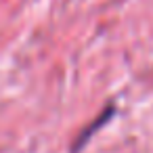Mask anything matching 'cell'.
Returning a JSON list of instances; mask_svg holds the SVG:
<instances>
[{"instance_id":"1","label":"cell","mask_w":153,"mask_h":153,"mask_svg":"<svg viewBox=\"0 0 153 153\" xmlns=\"http://www.w3.org/2000/svg\"><path fill=\"white\" fill-rule=\"evenodd\" d=\"M113 113H115V107H113V105H107V107H105V111H101V115H99L97 120H92V122H90V124H88V126L78 134V138H76V143H74V147H71V153H78V151L88 143V138H90V136H92L101 126H105V122H109V120H111V115H113Z\"/></svg>"}]
</instances>
